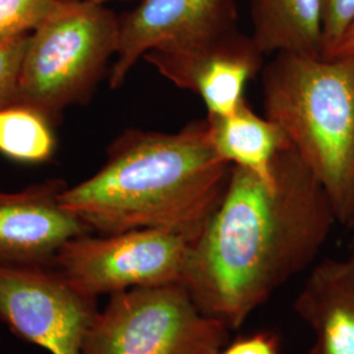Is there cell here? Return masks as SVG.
I'll return each mask as SVG.
<instances>
[{"label":"cell","mask_w":354,"mask_h":354,"mask_svg":"<svg viewBox=\"0 0 354 354\" xmlns=\"http://www.w3.org/2000/svg\"><path fill=\"white\" fill-rule=\"evenodd\" d=\"M97 301L55 266H0V322L49 354H83Z\"/></svg>","instance_id":"52a82bcc"},{"label":"cell","mask_w":354,"mask_h":354,"mask_svg":"<svg viewBox=\"0 0 354 354\" xmlns=\"http://www.w3.org/2000/svg\"><path fill=\"white\" fill-rule=\"evenodd\" d=\"M339 223L317 177L289 146L266 183L232 165L227 188L193 241L184 277L203 313L228 328L314 264Z\"/></svg>","instance_id":"6da1fadb"},{"label":"cell","mask_w":354,"mask_h":354,"mask_svg":"<svg viewBox=\"0 0 354 354\" xmlns=\"http://www.w3.org/2000/svg\"><path fill=\"white\" fill-rule=\"evenodd\" d=\"M354 26V0H323V58H330Z\"/></svg>","instance_id":"e0dca14e"},{"label":"cell","mask_w":354,"mask_h":354,"mask_svg":"<svg viewBox=\"0 0 354 354\" xmlns=\"http://www.w3.org/2000/svg\"><path fill=\"white\" fill-rule=\"evenodd\" d=\"M210 142L226 162L266 183L276 180L279 152L291 146L282 129L256 113L247 100L226 115H207Z\"/></svg>","instance_id":"7c38bea8"},{"label":"cell","mask_w":354,"mask_h":354,"mask_svg":"<svg viewBox=\"0 0 354 354\" xmlns=\"http://www.w3.org/2000/svg\"><path fill=\"white\" fill-rule=\"evenodd\" d=\"M57 0H0V39L28 35L50 12Z\"/></svg>","instance_id":"9a60e30c"},{"label":"cell","mask_w":354,"mask_h":354,"mask_svg":"<svg viewBox=\"0 0 354 354\" xmlns=\"http://www.w3.org/2000/svg\"><path fill=\"white\" fill-rule=\"evenodd\" d=\"M260 75L266 117L317 177L337 222L354 227V54L281 53Z\"/></svg>","instance_id":"3957f363"},{"label":"cell","mask_w":354,"mask_h":354,"mask_svg":"<svg viewBox=\"0 0 354 354\" xmlns=\"http://www.w3.org/2000/svg\"><path fill=\"white\" fill-rule=\"evenodd\" d=\"M292 307L311 330L310 354H354V241L311 268Z\"/></svg>","instance_id":"8fae6325"},{"label":"cell","mask_w":354,"mask_h":354,"mask_svg":"<svg viewBox=\"0 0 354 354\" xmlns=\"http://www.w3.org/2000/svg\"><path fill=\"white\" fill-rule=\"evenodd\" d=\"M351 54H354V26L344 36L342 42L339 44V46L336 48V50L332 54L330 58L342 57V55H351Z\"/></svg>","instance_id":"d6986e66"},{"label":"cell","mask_w":354,"mask_h":354,"mask_svg":"<svg viewBox=\"0 0 354 354\" xmlns=\"http://www.w3.org/2000/svg\"><path fill=\"white\" fill-rule=\"evenodd\" d=\"M232 165L215 151L207 121L175 133L127 129L102 168L61 200L92 232L165 228L196 239L221 203Z\"/></svg>","instance_id":"7a4b0ae2"},{"label":"cell","mask_w":354,"mask_h":354,"mask_svg":"<svg viewBox=\"0 0 354 354\" xmlns=\"http://www.w3.org/2000/svg\"><path fill=\"white\" fill-rule=\"evenodd\" d=\"M193 239L165 228L93 232L67 241L55 266L77 290L99 299L140 288L183 283Z\"/></svg>","instance_id":"8992f818"},{"label":"cell","mask_w":354,"mask_h":354,"mask_svg":"<svg viewBox=\"0 0 354 354\" xmlns=\"http://www.w3.org/2000/svg\"><path fill=\"white\" fill-rule=\"evenodd\" d=\"M62 178L0 192V266H53L64 244L91 228L62 203Z\"/></svg>","instance_id":"30bf717a"},{"label":"cell","mask_w":354,"mask_h":354,"mask_svg":"<svg viewBox=\"0 0 354 354\" xmlns=\"http://www.w3.org/2000/svg\"><path fill=\"white\" fill-rule=\"evenodd\" d=\"M143 59L177 88L196 93L207 115H226L245 102V88L266 64L252 37L239 29L184 46L159 48Z\"/></svg>","instance_id":"ba28073f"},{"label":"cell","mask_w":354,"mask_h":354,"mask_svg":"<svg viewBox=\"0 0 354 354\" xmlns=\"http://www.w3.org/2000/svg\"><path fill=\"white\" fill-rule=\"evenodd\" d=\"M120 16L104 3L57 0L29 33L12 105L57 124L64 111L83 104L115 57Z\"/></svg>","instance_id":"277c9868"},{"label":"cell","mask_w":354,"mask_h":354,"mask_svg":"<svg viewBox=\"0 0 354 354\" xmlns=\"http://www.w3.org/2000/svg\"><path fill=\"white\" fill-rule=\"evenodd\" d=\"M230 330L183 283L131 289L99 310L83 354H219Z\"/></svg>","instance_id":"5b68a950"},{"label":"cell","mask_w":354,"mask_h":354,"mask_svg":"<svg viewBox=\"0 0 354 354\" xmlns=\"http://www.w3.org/2000/svg\"><path fill=\"white\" fill-rule=\"evenodd\" d=\"M28 35L0 39V108L12 105Z\"/></svg>","instance_id":"2e32d148"},{"label":"cell","mask_w":354,"mask_h":354,"mask_svg":"<svg viewBox=\"0 0 354 354\" xmlns=\"http://www.w3.org/2000/svg\"><path fill=\"white\" fill-rule=\"evenodd\" d=\"M238 29V0H140L120 16L109 87L118 89L149 51L184 46Z\"/></svg>","instance_id":"9c48e42d"},{"label":"cell","mask_w":354,"mask_h":354,"mask_svg":"<svg viewBox=\"0 0 354 354\" xmlns=\"http://www.w3.org/2000/svg\"><path fill=\"white\" fill-rule=\"evenodd\" d=\"M250 36L266 57H323V0H250Z\"/></svg>","instance_id":"4fadbf2b"},{"label":"cell","mask_w":354,"mask_h":354,"mask_svg":"<svg viewBox=\"0 0 354 354\" xmlns=\"http://www.w3.org/2000/svg\"><path fill=\"white\" fill-rule=\"evenodd\" d=\"M53 124L19 105L0 108V153L21 163L48 162L55 151Z\"/></svg>","instance_id":"5bb4252c"},{"label":"cell","mask_w":354,"mask_h":354,"mask_svg":"<svg viewBox=\"0 0 354 354\" xmlns=\"http://www.w3.org/2000/svg\"><path fill=\"white\" fill-rule=\"evenodd\" d=\"M219 354H279V336L268 330L256 332L228 344Z\"/></svg>","instance_id":"ac0fdd59"},{"label":"cell","mask_w":354,"mask_h":354,"mask_svg":"<svg viewBox=\"0 0 354 354\" xmlns=\"http://www.w3.org/2000/svg\"><path fill=\"white\" fill-rule=\"evenodd\" d=\"M89 1H96V3H106V1H109V0H89Z\"/></svg>","instance_id":"ffe728a7"}]
</instances>
